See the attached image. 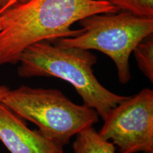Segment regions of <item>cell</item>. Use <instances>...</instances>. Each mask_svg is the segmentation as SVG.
Returning a JSON list of instances; mask_svg holds the SVG:
<instances>
[{"label":"cell","instance_id":"6da1fadb","mask_svg":"<svg viewBox=\"0 0 153 153\" xmlns=\"http://www.w3.org/2000/svg\"><path fill=\"white\" fill-rule=\"evenodd\" d=\"M120 11L99 0H28L16 2L1 14L0 66L16 65L23 51L42 41L74 37L82 29H71L88 16Z\"/></svg>","mask_w":153,"mask_h":153},{"label":"cell","instance_id":"7a4b0ae2","mask_svg":"<svg viewBox=\"0 0 153 153\" xmlns=\"http://www.w3.org/2000/svg\"><path fill=\"white\" fill-rule=\"evenodd\" d=\"M97 56L89 50L61 47L51 41L32 44L19 57L21 77L54 76L69 82L83 100V104L97 111L104 120L112 108L128 97L113 93L94 74Z\"/></svg>","mask_w":153,"mask_h":153},{"label":"cell","instance_id":"3957f363","mask_svg":"<svg viewBox=\"0 0 153 153\" xmlns=\"http://www.w3.org/2000/svg\"><path fill=\"white\" fill-rule=\"evenodd\" d=\"M2 102L24 120L36 124L45 138L61 147L99 121L97 111L74 104L55 89L21 86L9 90Z\"/></svg>","mask_w":153,"mask_h":153},{"label":"cell","instance_id":"277c9868","mask_svg":"<svg viewBox=\"0 0 153 153\" xmlns=\"http://www.w3.org/2000/svg\"><path fill=\"white\" fill-rule=\"evenodd\" d=\"M79 23L78 35L59 38L55 44L100 51L114 61L120 83L127 84L131 77L130 56L137 44L153 34V17L120 11L90 15Z\"/></svg>","mask_w":153,"mask_h":153},{"label":"cell","instance_id":"5b68a950","mask_svg":"<svg viewBox=\"0 0 153 153\" xmlns=\"http://www.w3.org/2000/svg\"><path fill=\"white\" fill-rule=\"evenodd\" d=\"M99 132L120 153L153 151V91L145 88L112 108Z\"/></svg>","mask_w":153,"mask_h":153},{"label":"cell","instance_id":"8992f818","mask_svg":"<svg viewBox=\"0 0 153 153\" xmlns=\"http://www.w3.org/2000/svg\"><path fill=\"white\" fill-rule=\"evenodd\" d=\"M0 141L10 153H64L63 147L32 131L24 120L0 101Z\"/></svg>","mask_w":153,"mask_h":153},{"label":"cell","instance_id":"52a82bcc","mask_svg":"<svg viewBox=\"0 0 153 153\" xmlns=\"http://www.w3.org/2000/svg\"><path fill=\"white\" fill-rule=\"evenodd\" d=\"M72 150V153H116L115 145L103 138L93 127L76 134Z\"/></svg>","mask_w":153,"mask_h":153},{"label":"cell","instance_id":"ba28073f","mask_svg":"<svg viewBox=\"0 0 153 153\" xmlns=\"http://www.w3.org/2000/svg\"><path fill=\"white\" fill-rule=\"evenodd\" d=\"M133 53L140 71L153 82V34L143 39L133 50Z\"/></svg>","mask_w":153,"mask_h":153},{"label":"cell","instance_id":"9c48e42d","mask_svg":"<svg viewBox=\"0 0 153 153\" xmlns=\"http://www.w3.org/2000/svg\"><path fill=\"white\" fill-rule=\"evenodd\" d=\"M110 3L120 11L137 16L153 17V0H99Z\"/></svg>","mask_w":153,"mask_h":153},{"label":"cell","instance_id":"30bf717a","mask_svg":"<svg viewBox=\"0 0 153 153\" xmlns=\"http://www.w3.org/2000/svg\"><path fill=\"white\" fill-rule=\"evenodd\" d=\"M17 2V0H0V10L8 6L13 5Z\"/></svg>","mask_w":153,"mask_h":153},{"label":"cell","instance_id":"8fae6325","mask_svg":"<svg viewBox=\"0 0 153 153\" xmlns=\"http://www.w3.org/2000/svg\"><path fill=\"white\" fill-rule=\"evenodd\" d=\"M10 89L4 85H0V101H2Z\"/></svg>","mask_w":153,"mask_h":153},{"label":"cell","instance_id":"7c38bea8","mask_svg":"<svg viewBox=\"0 0 153 153\" xmlns=\"http://www.w3.org/2000/svg\"><path fill=\"white\" fill-rule=\"evenodd\" d=\"M15 4H16V3H15ZM10 6H11V5H10ZM10 6H8V7H5V8H4V9H1V10H0V30H1V12H2V11H3L4 10V9H5L6 8H7V7H10Z\"/></svg>","mask_w":153,"mask_h":153},{"label":"cell","instance_id":"4fadbf2b","mask_svg":"<svg viewBox=\"0 0 153 153\" xmlns=\"http://www.w3.org/2000/svg\"><path fill=\"white\" fill-rule=\"evenodd\" d=\"M28 1V0H17V2L19 3H24L25 1Z\"/></svg>","mask_w":153,"mask_h":153},{"label":"cell","instance_id":"5bb4252c","mask_svg":"<svg viewBox=\"0 0 153 153\" xmlns=\"http://www.w3.org/2000/svg\"><path fill=\"white\" fill-rule=\"evenodd\" d=\"M144 153H153V151H149V152H145Z\"/></svg>","mask_w":153,"mask_h":153}]
</instances>
